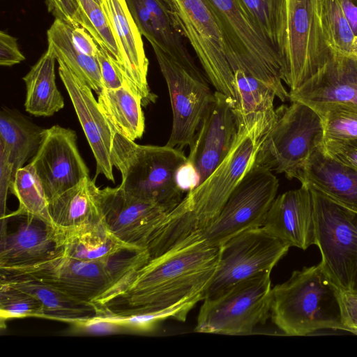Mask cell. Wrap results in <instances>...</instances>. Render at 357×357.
<instances>
[{
	"instance_id": "obj_1",
	"label": "cell",
	"mask_w": 357,
	"mask_h": 357,
	"mask_svg": "<svg viewBox=\"0 0 357 357\" xmlns=\"http://www.w3.org/2000/svg\"><path fill=\"white\" fill-rule=\"evenodd\" d=\"M220 247L190 234L126 275L100 304L105 315L126 317L167 308L205 294L217 270Z\"/></svg>"
},
{
	"instance_id": "obj_2",
	"label": "cell",
	"mask_w": 357,
	"mask_h": 357,
	"mask_svg": "<svg viewBox=\"0 0 357 357\" xmlns=\"http://www.w3.org/2000/svg\"><path fill=\"white\" fill-rule=\"evenodd\" d=\"M266 137L258 129L238 130L234 144L223 161L203 182L189 190L168 213L155 234V241L161 248H169L213 222L254 165Z\"/></svg>"
},
{
	"instance_id": "obj_3",
	"label": "cell",
	"mask_w": 357,
	"mask_h": 357,
	"mask_svg": "<svg viewBox=\"0 0 357 357\" xmlns=\"http://www.w3.org/2000/svg\"><path fill=\"white\" fill-rule=\"evenodd\" d=\"M340 293L321 263L294 271L288 280L272 288L271 319L287 335H306L323 329L346 331Z\"/></svg>"
},
{
	"instance_id": "obj_4",
	"label": "cell",
	"mask_w": 357,
	"mask_h": 357,
	"mask_svg": "<svg viewBox=\"0 0 357 357\" xmlns=\"http://www.w3.org/2000/svg\"><path fill=\"white\" fill-rule=\"evenodd\" d=\"M111 159L121 174L120 187L132 195L151 201L169 213L183 199L178 174L188 157L168 145H140L116 131Z\"/></svg>"
},
{
	"instance_id": "obj_5",
	"label": "cell",
	"mask_w": 357,
	"mask_h": 357,
	"mask_svg": "<svg viewBox=\"0 0 357 357\" xmlns=\"http://www.w3.org/2000/svg\"><path fill=\"white\" fill-rule=\"evenodd\" d=\"M221 31L228 62L270 86L281 101L289 100L282 84L283 63L237 0H204Z\"/></svg>"
},
{
	"instance_id": "obj_6",
	"label": "cell",
	"mask_w": 357,
	"mask_h": 357,
	"mask_svg": "<svg viewBox=\"0 0 357 357\" xmlns=\"http://www.w3.org/2000/svg\"><path fill=\"white\" fill-rule=\"evenodd\" d=\"M121 254L97 261H82L59 252L41 262L0 268V278H24L50 285L73 298L96 305L128 273Z\"/></svg>"
},
{
	"instance_id": "obj_7",
	"label": "cell",
	"mask_w": 357,
	"mask_h": 357,
	"mask_svg": "<svg viewBox=\"0 0 357 357\" xmlns=\"http://www.w3.org/2000/svg\"><path fill=\"white\" fill-rule=\"evenodd\" d=\"M276 112L275 123L261 145L255 162L289 179L298 180L309 158L324 145L321 116L309 105L291 102Z\"/></svg>"
},
{
	"instance_id": "obj_8",
	"label": "cell",
	"mask_w": 357,
	"mask_h": 357,
	"mask_svg": "<svg viewBox=\"0 0 357 357\" xmlns=\"http://www.w3.org/2000/svg\"><path fill=\"white\" fill-rule=\"evenodd\" d=\"M271 271L241 281L203 300L195 331L222 335L251 333L271 315Z\"/></svg>"
},
{
	"instance_id": "obj_9",
	"label": "cell",
	"mask_w": 357,
	"mask_h": 357,
	"mask_svg": "<svg viewBox=\"0 0 357 357\" xmlns=\"http://www.w3.org/2000/svg\"><path fill=\"white\" fill-rule=\"evenodd\" d=\"M278 187L273 172L255 162L213 222L191 234L210 246L220 247L243 231L262 227Z\"/></svg>"
},
{
	"instance_id": "obj_10",
	"label": "cell",
	"mask_w": 357,
	"mask_h": 357,
	"mask_svg": "<svg viewBox=\"0 0 357 357\" xmlns=\"http://www.w3.org/2000/svg\"><path fill=\"white\" fill-rule=\"evenodd\" d=\"M309 188L314 205V245L321 252L320 263L342 291H350L357 257V213Z\"/></svg>"
},
{
	"instance_id": "obj_11",
	"label": "cell",
	"mask_w": 357,
	"mask_h": 357,
	"mask_svg": "<svg viewBox=\"0 0 357 357\" xmlns=\"http://www.w3.org/2000/svg\"><path fill=\"white\" fill-rule=\"evenodd\" d=\"M175 24L192 47L215 91L234 102V73L227 59L221 31L204 0H163Z\"/></svg>"
},
{
	"instance_id": "obj_12",
	"label": "cell",
	"mask_w": 357,
	"mask_h": 357,
	"mask_svg": "<svg viewBox=\"0 0 357 357\" xmlns=\"http://www.w3.org/2000/svg\"><path fill=\"white\" fill-rule=\"evenodd\" d=\"M167 83L172 109V127L167 145L190 146L213 94L206 75L196 66H185L151 45Z\"/></svg>"
},
{
	"instance_id": "obj_13",
	"label": "cell",
	"mask_w": 357,
	"mask_h": 357,
	"mask_svg": "<svg viewBox=\"0 0 357 357\" xmlns=\"http://www.w3.org/2000/svg\"><path fill=\"white\" fill-rule=\"evenodd\" d=\"M287 5L282 81L293 91L325 65L333 49L320 22L318 0H287Z\"/></svg>"
},
{
	"instance_id": "obj_14",
	"label": "cell",
	"mask_w": 357,
	"mask_h": 357,
	"mask_svg": "<svg viewBox=\"0 0 357 357\" xmlns=\"http://www.w3.org/2000/svg\"><path fill=\"white\" fill-rule=\"evenodd\" d=\"M289 248L262 227L233 236L220 245L218 268L204 298L218 296L241 281L272 271Z\"/></svg>"
},
{
	"instance_id": "obj_15",
	"label": "cell",
	"mask_w": 357,
	"mask_h": 357,
	"mask_svg": "<svg viewBox=\"0 0 357 357\" xmlns=\"http://www.w3.org/2000/svg\"><path fill=\"white\" fill-rule=\"evenodd\" d=\"M102 220L119 240L139 250L148 243L168 214L163 207L122 189H100Z\"/></svg>"
},
{
	"instance_id": "obj_16",
	"label": "cell",
	"mask_w": 357,
	"mask_h": 357,
	"mask_svg": "<svg viewBox=\"0 0 357 357\" xmlns=\"http://www.w3.org/2000/svg\"><path fill=\"white\" fill-rule=\"evenodd\" d=\"M234 106V102L226 95L214 92L189 146L187 162L195 172L197 185L218 167L234 144L238 130Z\"/></svg>"
},
{
	"instance_id": "obj_17",
	"label": "cell",
	"mask_w": 357,
	"mask_h": 357,
	"mask_svg": "<svg viewBox=\"0 0 357 357\" xmlns=\"http://www.w3.org/2000/svg\"><path fill=\"white\" fill-rule=\"evenodd\" d=\"M75 132L58 125L45 129L42 143L31 163L47 200L89 176L80 155Z\"/></svg>"
},
{
	"instance_id": "obj_18",
	"label": "cell",
	"mask_w": 357,
	"mask_h": 357,
	"mask_svg": "<svg viewBox=\"0 0 357 357\" xmlns=\"http://www.w3.org/2000/svg\"><path fill=\"white\" fill-rule=\"evenodd\" d=\"M59 75L70 96L96 162V176L114 182L111 151L116 130L102 113L92 89L62 62Z\"/></svg>"
},
{
	"instance_id": "obj_19",
	"label": "cell",
	"mask_w": 357,
	"mask_h": 357,
	"mask_svg": "<svg viewBox=\"0 0 357 357\" xmlns=\"http://www.w3.org/2000/svg\"><path fill=\"white\" fill-rule=\"evenodd\" d=\"M119 48L121 71L126 82L142 98L143 105L155 102L148 81L149 60L142 34L126 0H101L100 3Z\"/></svg>"
},
{
	"instance_id": "obj_20",
	"label": "cell",
	"mask_w": 357,
	"mask_h": 357,
	"mask_svg": "<svg viewBox=\"0 0 357 357\" xmlns=\"http://www.w3.org/2000/svg\"><path fill=\"white\" fill-rule=\"evenodd\" d=\"M289 93L291 102H300L312 108L333 103L357 106V57L333 49L325 65Z\"/></svg>"
},
{
	"instance_id": "obj_21",
	"label": "cell",
	"mask_w": 357,
	"mask_h": 357,
	"mask_svg": "<svg viewBox=\"0 0 357 357\" xmlns=\"http://www.w3.org/2000/svg\"><path fill=\"white\" fill-rule=\"evenodd\" d=\"M262 228L289 247L305 250L314 245V205L309 186L301 184L276 197Z\"/></svg>"
},
{
	"instance_id": "obj_22",
	"label": "cell",
	"mask_w": 357,
	"mask_h": 357,
	"mask_svg": "<svg viewBox=\"0 0 357 357\" xmlns=\"http://www.w3.org/2000/svg\"><path fill=\"white\" fill-rule=\"evenodd\" d=\"M20 215L17 228L1 236L0 268L35 264L59 252L52 225L33 215Z\"/></svg>"
},
{
	"instance_id": "obj_23",
	"label": "cell",
	"mask_w": 357,
	"mask_h": 357,
	"mask_svg": "<svg viewBox=\"0 0 357 357\" xmlns=\"http://www.w3.org/2000/svg\"><path fill=\"white\" fill-rule=\"evenodd\" d=\"M126 1L142 36L151 45H156L181 64L197 65L163 0Z\"/></svg>"
},
{
	"instance_id": "obj_24",
	"label": "cell",
	"mask_w": 357,
	"mask_h": 357,
	"mask_svg": "<svg viewBox=\"0 0 357 357\" xmlns=\"http://www.w3.org/2000/svg\"><path fill=\"white\" fill-rule=\"evenodd\" d=\"M298 180L357 213V170L329 156L324 147L311 155Z\"/></svg>"
},
{
	"instance_id": "obj_25",
	"label": "cell",
	"mask_w": 357,
	"mask_h": 357,
	"mask_svg": "<svg viewBox=\"0 0 357 357\" xmlns=\"http://www.w3.org/2000/svg\"><path fill=\"white\" fill-rule=\"evenodd\" d=\"M234 111L238 129H258L267 136L277 117L273 104L276 95L273 90L241 69L234 72Z\"/></svg>"
},
{
	"instance_id": "obj_26",
	"label": "cell",
	"mask_w": 357,
	"mask_h": 357,
	"mask_svg": "<svg viewBox=\"0 0 357 357\" xmlns=\"http://www.w3.org/2000/svg\"><path fill=\"white\" fill-rule=\"evenodd\" d=\"M60 252L82 261H97L125 250H139L119 240L103 220L75 228L54 227Z\"/></svg>"
},
{
	"instance_id": "obj_27",
	"label": "cell",
	"mask_w": 357,
	"mask_h": 357,
	"mask_svg": "<svg viewBox=\"0 0 357 357\" xmlns=\"http://www.w3.org/2000/svg\"><path fill=\"white\" fill-rule=\"evenodd\" d=\"M100 191L89 176L50 199L53 227L70 229L102 221Z\"/></svg>"
},
{
	"instance_id": "obj_28",
	"label": "cell",
	"mask_w": 357,
	"mask_h": 357,
	"mask_svg": "<svg viewBox=\"0 0 357 357\" xmlns=\"http://www.w3.org/2000/svg\"><path fill=\"white\" fill-rule=\"evenodd\" d=\"M5 283L27 292L43 305L45 318L74 324L104 314L96 304L73 298L38 280L24 278H0Z\"/></svg>"
},
{
	"instance_id": "obj_29",
	"label": "cell",
	"mask_w": 357,
	"mask_h": 357,
	"mask_svg": "<svg viewBox=\"0 0 357 357\" xmlns=\"http://www.w3.org/2000/svg\"><path fill=\"white\" fill-rule=\"evenodd\" d=\"M97 101L102 113L117 132L132 141L142 137L145 128L142 98L130 86L102 88Z\"/></svg>"
},
{
	"instance_id": "obj_30",
	"label": "cell",
	"mask_w": 357,
	"mask_h": 357,
	"mask_svg": "<svg viewBox=\"0 0 357 357\" xmlns=\"http://www.w3.org/2000/svg\"><path fill=\"white\" fill-rule=\"evenodd\" d=\"M56 58L47 51L23 77L26 84L25 110L35 116H50L64 107V100L57 88Z\"/></svg>"
},
{
	"instance_id": "obj_31",
	"label": "cell",
	"mask_w": 357,
	"mask_h": 357,
	"mask_svg": "<svg viewBox=\"0 0 357 357\" xmlns=\"http://www.w3.org/2000/svg\"><path fill=\"white\" fill-rule=\"evenodd\" d=\"M70 24L56 18L47 31V49L57 61L64 63L80 80L96 93L102 89V79L96 57L82 52L73 42Z\"/></svg>"
},
{
	"instance_id": "obj_32",
	"label": "cell",
	"mask_w": 357,
	"mask_h": 357,
	"mask_svg": "<svg viewBox=\"0 0 357 357\" xmlns=\"http://www.w3.org/2000/svg\"><path fill=\"white\" fill-rule=\"evenodd\" d=\"M44 130L17 111L6 107L1 109L0 143L9 153L14 174L36 154Z\"/></svg>"
},
{
	"instance_id": "obj_33",
	"label": "cell",
	"mask_w": 357,
	"mask_h": 357,
	"mask_svg": "<svg viewBox=\"0 0 357 357\" xmlns=\"http://www.w3.org/2000/svg\"><path fill=\"white\" fill-rule=\"evenodd\" d=\"M283 63L287 38V0H237ZM283 77V76H282Z\"/></svg>"
},
{
	"instance_id": "obj_34",
	"label": "cell",
	"mask_w": 357,
	"mask_h": 357,
	"mask_svg": "<svg viewBox=\"0 0 357 357\" xmlns=\"http://www.w3.org/2000/svg\"><path fill=\"white\" fill-rule=\"evenodd\" d=\"M10 190L17 198L19 208L8 216L31 215L52 226L48 210V200L31 162L16 171Z\"/></svg>"
},
{
	"instance_id": "obj_35",
	"label": "cell",
	"mask_w": 357,
	"mask_h": 357,
	"mask_svg": "<svg viewBox=\"0 0 357 357\" xmlns=\"http://www.w3.org/2000/svg\"><path fill=\"white\" fill-rule=\"evenodd\" d=\"M320 22L332 49L351 54L354 34L339 0H318Z\"/></svg>"
},
{
	"instance_id": "obj_36",
	"label": "cell",
	"mask_w": 357,
	"mask_h": 357,
	"mask_svg": "<svg viewBox=\"0 0 357 357\" xmlns=\"http://www.w3.org/2000/svg\"><path fill=\"white\" fill-rule=\"evenodd\" d=\"M77 2L80 26L89 32L99 47L109 52L122 73L119 48L102 8L94 0H77Z\"/></svg>"
},
{
	"instance_id": "obj_37",
	"label": "cell",
	"mask_w": 357,
	"mask_h": 357,
	"mask_svg": "<svg viewBox=\"0 0 357 357\" xmlns=\"http://www.w3.org/2000/svg\"><path fill=\"white\" fill-rule=\"evenodd\" d=\"M313 109L321 118L324 141L357 139V106L333 103Z\"/></svg>"
},
{
	"instance_id": "obj_38",
	"label": "cell",
	"mask_w": 357,
	"mask_h": 357,
	"mask_svg": "<svg viewBox=\"0 0 357 357\" xmlns=\"http://www.w3.org/2000/svg\"><path fill=\"white\" fill-rule=\"evenodd\" d=\"M27 317L45 318L42 303L30 294L0 282L1 321Z\"/></svg>"
},
{
	"instance_id": "obj_39",
	"label": "cell",
	"mask_w": 357,
	"mask_h": 357,
	"mask_svg": "<svg viewBox=\"0 0 357 357\" xmlns=\"http://www.w3.org/2000/svg\"><path fill=\"white\" fill-rule=\"evenodd\" d=\"M96 58L101 75L102 88L110 89L120 88L124 85L130 86L118 67L116 60L107 50L99 47Z\"/></svg>"
},
{
	"instance_id": "obj_40",
	"label": "cell",
	"mask_w": 357,
	"mask_h": 357,
	"mask_svg": "<svg viewBox=\"0 0 357 357\" xmlns=\"http://www.w3.org/2000/svg\"><path fill=\"white\" fill-rule=\"evenodd\" d=\"M324 150L331 158L357 170V139L325 140Z\"/></svg>"
},
{
	"instance_id": "obj_41",
	"label": "cell",
	"mask_w": 357,
	"mask_h": 357,
	"mask_svg": "<svg viewBox=\"0 0 357 357\" xmlns=\"http://www.w3.org/2000/svg\"><path fill=\"white\" fill-rule=\"evenodd\" d=\"M85 333L95 335H107L120 333L126 328L107 315H98L89 319L73 324Z\"/></svg>"
},
{
	"instance_id": "obj_42",
	"label": "cell",
	"mask_w": 357,
	"mask_h": 357,
	"mask_svg": "<svg viewBox=\"0 0 357 357\" xmlns=\"http://www.w3.org/2000/svg\"><path fill=\"white\" fill-rule=\"evenodd\" d=\"M48 11L55 18L73 26H80L79 7L77 0H46Z\"/></svg>"
},
{
	"instance_id": "obj_43",
	"label": "cell",
	"mask_w": 357,
	"mask_h": 357,
	"mask_svg": "<svg viewBox=\"0 0 357 357\" xmlns=\"http://www.w3.org/2000/svg\"><path fill=\"white\" fill-rule=\"evenodd\" d=\"M25 60L19 49L17 40L3 31L0 32V64L12 66Z\"/></svg>"
},
{
	"instance_id": "obj_44",
	"label": "cell",
	"mask_w": 357,
	"mask_h": 357,
	"mask_svg": "<svg viewBox=\"0 0 357 357\" xmlns=\"http://www.w3.org/2000/svg\"><path fill=\"white\" fill-rule=\"evenodd\" d=\"M340 310L346 331L357 334V294L341 291Z\"/></svg>"
},
{
	"instance_id": "obj_45",
	"label": "cell",
	"mask_w": 357,
	"mask_h": 357,
	"mask_svg": "<svg viewBox=\"0 0 357 357\" xmlns=\"http://www.w3.org/2000/svg\"><path fill=\"white\" fill-rule=\"evenodd\" d=\"M14 174L13 165L10 160L9 153L0 143V201L1 215L6 208V197Z\"/></svg>"
},
{
	"instance_id": "obj_46",
	"label": "cell",
	"mask_w": 357,
	"mask_h": 357,
	"mask_svg": "<svg viewBox=\"0 0 357 357\" xmlns=\"http://www.w3.org/2000/svg\"><path fill=\"white\" fill-rule=\"evenodd\" d=\"M72 38L82 52L89 56L96 57L99 50L98 45L86 29L82 26H73Z\"/></svg>"
},
{
	"instance_id": "obj_47",
	"label": "cell",
	"mask_w": 357,
	"mask_h": 357,
	"mask_svg": "<svg viewBox=\"0 0 357 357\" xmlns=\"http://www.w3.org/2000/svg\"><path fill=\"white\" fill-rule=\"evenodd\" d=\"M354 36H357V0H339Z\"/></svg>"
},
{
	"instance_id": "obj_48",
	"label": "cell",
	"mask_w": 357,
	"mask_h": 357,
	"mask_svg": "<svg viewBox=\"0 0 357 357\" xmlns=\"http://www.w3.org/2000/svg\"><path fill=\"white\" fill-rule=\"evenodd\" d=\"M349 291L357 294V257L354 266Z\"/></svg>"
},
{
	"instance_id": "obj_49",
	"label": "cell",
	"mask_w": 357,
	"mask_h": 357,
	"mask_svg": "<svg viewBox=\"0 0 357 357\" xmlns=\"http://www.w3.org/2000/svg\"><path fill=\"white\" fill-rule=\"evenodd\" d=\"M351 54L357 57V36H355L351 43Z\"/></svg>"
},
{
	"instance_id": "obj_50",
	"label": "cell",
	"mask_w": 357,
	"mask_h": 357,
	"mask_svg": "<svg viewBox=\"0 0 357 357\" xmlns=\"http://www.w3.org/2000/svg\"><path fill=\"white\" fill-rule=\"evenodd\" d=\"M95 1H96L98 4L100 5L101 3V0H94Z\"/></svg>"
}]
</instances>
